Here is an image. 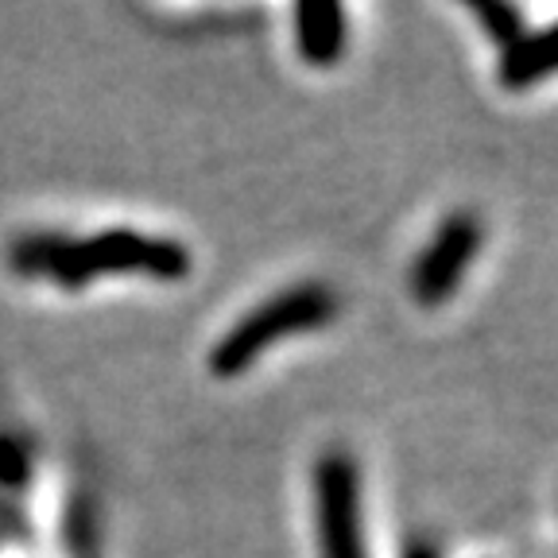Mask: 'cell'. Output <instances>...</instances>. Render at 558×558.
I'll return each mask as SVG.
<instances>
[{"label":"cell","mask_w":558,"mask_h":558,"mask_svg":"<svg viewBox=\"0 0 558 558\" xmlns=\"http://www.w3.org/2000/svg\"><path fill=\"white\" fill-rule=\"evenodd\" d=\"M27 271H47L66 288L89 283L105 271H140V276H156L163 283L191 276V253L179 241L136 233V229H109V233L86 236V241H32L24 248Z\"/></svg>","instance_id":"obj_1"},{"label":"cell","mask_w":558,"mask_h":558,"mask_svg":"<svg viewBox=\"0 0 558 558\" xmlns=\"http://www.w3.org/2000/svg\"><path fill=\"white\" fill-rule=\"evenodd\" d=\"M333 318H338V295L326 283H295V288L276 291L221 333V341L209 353V373L221 380L244 376L279 341L323 330Z\"/></svg>","instance_id":"obj_2"},{"label":"cell","mask_w":558,"mask_h":558,"mask_svg":"<svg viewBox=\"0 0 558 558\" xmlns=\"http://www.w3.org/2000/svg\"><path fill=\"white\" fill-rule=\"evenodd\" d=\"M314 523L318 558H368L361 532V470L341 446L314 462Z\"/></svg>","instance_id":"obj_3"},{"label":"cell","mask_w":558,"mask_h":558,"mask_svg":"<svg viewBox=\"0 0 558 558\" xmlns=\"http://www.w3.org/2000/svg\"><path fill=\"white\" fill-rule=\"evenodd\" d=\"M485 244V226L473 209H453L411 264V295L423 306H442L462 288Z\"/></svg>","instance_id":"obj_4"},{"label":"cell","mask_w":558,"mask_h":558,"mask_svg":"<svg viewBox=\"0 0 558 558\" xmlns=\"http://www.w3.org/2000/svg\"><path fill=\"white\" fill-rule=\"evenodd\" d=\"M295 47L306 66H333L345 54V9L341 4H299Z\"/></svg>","instance_id":"obj_5"},{"label":"cell","mask_w":558,"mask_h":558,"mask_svg":"<svg viewBox=\"0 0 558 558\" xmlns=\"http://www.w3.org/2000/svg\"><path fill=\"white\" fill-rule=\"evenodd\" d=\"M558 74V24H550L547 32L527 35L523 32L500 59V82L508 89L535 86V82Z\"/></svg>","instance_id":"obj_6"},{"label":"cell","mask_w":558,"mask_h":558,"mask_svg":"<svg viewBox=\"0 0 558 558\" xmlns=\"http://www.w3.org/2000/svg\"><path fill=\"white\" fill-rule=\"evenodd\" d=\"M473 16L485 24L488 39H493V44H500L505 51L523 35V20H520V12H515L512 4H477V9H473Z\"/></svg>","instance_id":"obj_7"},{"label":"cell","mask_w":558,"mask_h":558,"mask_svg":"<svg viewBox=\"0 0 558 558\" xmlns=\"http://www.w3.org/2000/svg\"><path fill=\"white\" fill-rule=\"evenodd\" d=\"M403 558H438V547L427 539H411L408 550H403Z\"/></svg>","instance_id":"obj_8"}]
</instances>
